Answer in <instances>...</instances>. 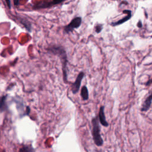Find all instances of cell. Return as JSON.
<instances>
[{"label": "cell", "mask_w": 152, "mask_h": 152, "mask_svg": "<svg viewBox=\"0 0 152 152\" xmlns=\"http://www.w3.org/2000/svg\"><path fill=\"white\" fill-rule=\"evenodd\" d=\"M14 1V4L15 6H17L19 4V0H13Z\"/></svg>", "instance_id": "cell-15"}, {"label": "cell", "mask_w": 152, "mask_h": 152, "mask_svg": "<svg viewBox=\"0 0 152 152\" xmlns=\"http://www.w3.org/2000/svg\"><path fill=\"white\" fill-rule=\"evenodd\" d=\"M84 72H83V71L80 72L78 74V75H77L74 83H72V84L71 86V91L73 94L77 93L79 91L80 86H81V83L83 78H84Z\"/></svg>", "instance_id": "cell-4"}, {"label": "cell", "mask_w": 152, "mask_h": 152, "mask_svg": "<svg viewBox=\"0 0 152 152\" xmlns=\"http://www.w3.org/2000/svg\"><path fill=\"white\" fill-rule=\"evenodd\" d=\"M5 2H6V4L7 5H8V7L10 9L11 7V1L10 0H5Z\"/></svg>", "instance_id": "cell-14"}, {"label": "cell", "mask_w": 152, "mask_h": 152, "mask_svg": "<svg viewBox=\"0 0 152 152\" xmlns=\"http://www.w3.org/2000/svg\"><path fill=\"white\" fill-rule=\"evenodd\" d=\"M65 0H52L50 2H41L39 4H37L36 5L34 6V8H48L50 7L52 5L59 4L62 2H63Z\"/></svg>", "instance_id": "cell-5"}, {"label": "cell", "mask_w": 152, "mask_h": 152, "mask_svg": "<svg viewBox=\"0 0 152 152\" xmlns=\"http://www.w3.org/2000/svg\"><path fill=\"white\" fill-rule=\"evenodd\" d=\"M47 50L53 55H57L62 62L63 77L65 82H67V55L65 49L59 45H52L49 46Z\"/></svg>", "instance_id": "cell-1"}, {"label": "cell", "mask_w": 152, "mask_h": 152, "mask_svg": "<svg viewBox=\"0 0 152 152\" xmlns=\"http://www.w3.org/2000/svg\"><path fill=\"white\" fill-rule=\"evenodd\" d=\"M80 95L84 100H86L88 99V91L86 86H84L82 87Z\"/></svg>", "instance_id": "cell-10"}, {"label": "cell", "mask_w": 152, "mask_h": 152, "mask_svg": "<svg viewBox=\"0 0 152 152\" xmlns=\"http://www.w3.org/2000/svg\"><path fill=\"white\" fill-rule=\"evenodd\" d=\"M151 83H152V80H150L149 81H148L147 83V85H148V84H151Z\"/></svg>", "instance_id": "cell-16"}, {"label": "cell", "mask_w": 152, "mask_h": 152, "mask_svg": "<svg viewBox=\"0 0 152 152\" xmlns=\"http://www.w3.org/2000/svg\"><path fill=\"white\" fill-rule=\"evenodd\" d=\"M6 99L7 96H4L1 98V111L2 112L6 109Z\"/></svg>", "instance_id": "cell-12"}, {"label": "cell", "mask_w": 152, "mask_h": 152, "mask_svg": "<svg viewBox=\"0 0 152 152\" xmlns=\"http://www.w3.org/2000/svg\"><path fill=\"white\" fill-rule=\"evenodd\" d=\"M94 29H95V31L97 33H99L100 32H101L102 30L103 29V25L101 24H97L95 26Z\"/></svg>", "instance_id": "cell-13"}, {"label": "cell", "mask_w": 152, "mask_h": 152, "mask_svg": "<svg viewBox=\"0 0 152 152\" xmlns=\"http://www.w3.org/2000/svg\"><path fill=\"white\" fill-rule=\"evenodd\" d=\"M99 121L100 124L104 126H108V123L106 120L104 113V107L101 106L100 109H99Z\"/></svg>", "instance_id": "cell-8"}, {"label": "cell", "mask_w": 152, "mask_h": 152, "mask_svg": "<svg viewBox=\"0 0 152 152\" xmlns=\"http://www.w3.org/2000/svg\"><path fill=\"white\" fill-rule=\"evenodd\" d=\"M82 18L81 17H77L73 18L71 21L66 26L64 27V30L65 33H68L72 31L74 29L78 28L81 24Z\"/></svg>", "instance_id": "cell-3"}, {"label": "cell", "mask_w": 152, "mask_h": 152, "mask_svg": "<svg viewBox=\"0 0 152 152\" xmlns=\"http://www.w3.org/2000/svg\"><path fill=\"white\" fill-rule=\"evenodd\" d=\"M92 135L94 143L97 146L102 145L103 143V139L100 133V126L99 124L98 118L97 117L94 118L92 119Z\"/></svg>", "instance_id": "cell-2"}, {"label": "cell", "mask_w": 152, "mask_h": 152, "mask_svg": "<svg viewBox=\"0 0 152 152\" xmlns=\"http://www.w3.org/2000/svg\"><path fill=\"white\" fill-rule=\"evenodd\" d=\"M123 12L127 14L126 16H125V17L122 18L121 19V20H118L117 21L112 23L110 24H111L112 26H116L122 24H123L124 23L126 22V21H128V20H129V19L131 18V11L130 10H124V11H123Z\"/></svg>", "instance_id": "cell-6"}, {"label": "cell", "mask_w": 152, "mask_h": 152, "mask_svg": "<svg viewBox=\"0 0 152 152\" xmlns=\"http://www.w3.org/2000/svg\"><path fill=\"white\" fill-rule=\"evenodd\" d=\"M18 152H34V150L32 147V146L27 145H24L22 147H21L19 149Z\"/></svg>", "instance_id": "cell-11"}, {"label": "cell", "mask_w": 152, "mask_h": 152, "mask_svg": "<svg viewBox=\"0 0 152 152\" xmlns=\"http://www.w3.org/2000/svg\"><path fill=\"white\" fill-rule=\"evenodd\" d=\"M151 102H152V93H150L148 96V97L145 99L144 102L143 103V104L142 105L141 110L142 112L147 111L149 109V108L150 107Z\"/></svg>", "instance_id": "cell-7"}, {"label": "cell", "mask_w": 152, "mask_h": 152, "mask_svg": "<svg viewBox=\"0 0 152 152\" xmlns=\"http://www.w3.org/2000/svg\"><path fill=\"white\" fill-rule=\"evenodd\" d=\"M18 20L24 26L25 28L28 31H29V32L31 31V24L29 22V21H28L27 20L25 19L24 18H21L20 17H18Z\"/></svg>", "instance_id": "cell-9"}]
</instances>
